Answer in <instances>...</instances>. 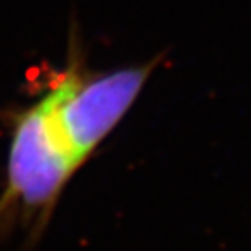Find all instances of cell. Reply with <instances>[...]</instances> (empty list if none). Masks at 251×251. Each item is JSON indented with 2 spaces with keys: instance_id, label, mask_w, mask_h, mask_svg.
<instances>
[{
  "instance_id": "6da1fadb",
  "label": "cell",
  "mask_w": 251,
  "mask_h": 251,
  "mask_svg": "<svg viewBox=\"0 0 251 251\" xmlns=\"http://www.w3.org/2000/svg\"><path fill=\"white\" fill-rule=\"evenodd\" d=\"M72 58L42 94L58 129L82 164L133 106L159 59L103 74L82 70Z\"/></svg>"
},
{
  "instance_id": "7a4b0ae2",
  "label": "cell",
  "mask_w": 251,
  "mask_h": 251,
  "mask_svg": "<svg viewBox=\"0 0 251 251\" xmlns=\"http://www.w3.org/2000/svg\"><path fill=\"white\" fill-rule=\"evenodd\" d=\"M80 166L40 96L16 117L7 164V196L28 209H46Z\"/></svg>"
}]
</instances>
